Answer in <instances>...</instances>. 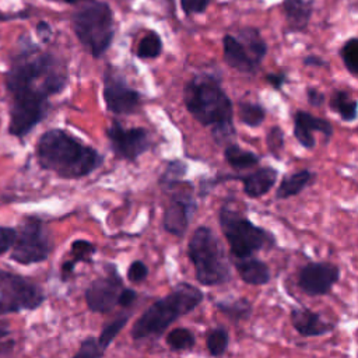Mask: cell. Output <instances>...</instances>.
<instances>
[{
    "instance_id": "obj_1",
    "label": "cell",
    "mask_w": 358,
    "mask_h": 358,
    "mask_svg": "<svg viewBox=\"0 0 358 358\" xmlns=\"http://www.w3.org/2000/svg\"><path fill=\"white\" fill-rule=\"evenodd\" d=\"M64 64L49 52L28 41L11 57L4 73L10 95L8 133L20 140L32 131L49 112V98L67 85Z\"/></svg>"
},
{
    "instance_id": "obj_2",
    "label": "cell",
    "mask_w": 358,
    "mask_h": 358,
    "mask_svg": "<svg viewBox=\"0 0 358 358\" xmlns=\"http://www.w3.org/2000/svg\"><path fill=\"white\" fill-rule=\"evenodd\" d=\"M38 165L63 179H78L102 165L103 157L62 129H49L35 144Z\"/></svg>"
},
{
    "instance_id": "obj_3",
    "label": "cell",
    "mask_w": 358,
    "mask_h": 358,
    "mask_svg": "<svg viewBox=\"0 0 358 358\" xmlns=\"http://www.w3.org/2000/svg\"><path fill=\"white\" fill-rule=\"evenodd\" d=\"M183 101L187 112L199 123L211 127L218 144L235 136L232 102L213 76L201 74L192 78L185 85Z\"/></svg>"
},
{
    "instance_id": "obj_4",
    "label": "cell",
    "mask_w": 358,
    "mask_h": 358,
    "mask_svg": "<svg viewBox=\"0 0 358 358\" xmlns=\"http://www.w3.org/2000/svg\"><path fill=\"white\" fill-rule=\"evenodd\" d=\"M204 299L203 291L196 285L182 281L172 291L152 302L134 322L130 330L133 340L159 337L182 316L193 312Z\"/></svg>"
},
{
    "instance_id": "obj_5",
    "label": "cell",
    "mask_w": 358,
    "mask_h": 358,
    "mask_svg": "<svg viewBox=\"0 0 358 358\" xmlns=\"http://www.w3.org/2000/svg\"><path fill=\"white\" fill-rule=\"evenodd\" d=\"M187 256L200 285L215 287L232 278L231 263L211 228L197 227L187 243Z\"/></svg>"
},
{
    "instance_id": "obj_6",
    "label": "cell",
    "mask_w": 358,
    "mask_h": 358,
    "mask_svg": "<svg viewBox=\"0 0 358 358\" xmlns=\"http://www.w3.org/2000/svg\"><path fill=\"white\" fill-rule=\"evenodd\" d=\"M218 222L229 245L232 259L250 257L263 249L274 248L277 243L271 232L228 206L220 208Z\"/></svg>"
},
{
    "instance_id": "obj_7",
    "label": "cell",
    "mask_w": 358,
    "mask_h": 358,
    "mask_svg": "<svg viewBox=\"0 0 358 358\" xmlns=\"http://www.w3.org/2000/svg\"><path fill=\"white\" fill-rule=\"evenodd\" d=\"M71 27L77 39L94 57H101L115 36L113 13L105 1H90L74 11Z\"/></svg>"
},
{
    "instance_id": "obj_8",
    "label": "cell",
    "mask_w": 358,
    "mask_h": 358,
    "mask_svg": "<svg viewBox=\"0 0 358 358\" xmlns=\"http://www.w3.org/2000/svg\"><path fill=\"white\" fill-rule=\"evenodd\" d=\"M52 249V238L43 220L36 215H27L15 228L10 259L22 266L36 264L45 262Z\"/></svg>"
},
{
    "instance_id": "obj_9",
    "label": "cell",
    "mask_w": 358,
    "mask_h": 358,
    "mask_svg": "<svg viewBox=\"0 0 358 358\" xmlns=\"http://www.w3.org/2000/svg\"><path fill=\"white\" fill-rule=\"evenodd\" d=\"M46 295L42 287L32 278L0 270V302L7 313L35 310L45 302Z\"/></svg>"
},
{
    "instance_id": "obj_10",
    "label": "cell",
    "mask_w": 358,
    "mask_h": 358,
    "mask_svg": "<svg viewBox=\"0 0 358 358\" xmlns=\"http://www.w3.org/2000/svg\"><path fill=\"white\" fill-rule=\"evenodd\" d=\"M105 274L90 282L84 291L87 308L92 313H109L117 306V298L124 288L123 278L113 263H105Z\"/></svg>"
},
{
    "instance_id": "obj_11",
    "label": "cell",
    "mask_w": 358,
    "mask_h": 358,
    "mask_svg": "<svg viewBox=\"0 0 358 358\" xmlns=\"http://www.w3.org/2000/svg\"><path fill=\"white\" fill-rule=\"evenodd\" d=\"M341 275L340 267L330 262H309L298 271V287L309 296H322L331 291Z\"/></svg>"
},
{
    "instance_id": "obj_12",
    "label": "cell",
    "mask_w": 358,
    "mask_h": 358,
    "mask_svg": "<svg viewBox=\"0 0 358 358\" xmlns=\"http://www.w3.org/2000/svg\"><path fill=\"white\" fill-rule=\"evenodd\" d=\"M106 136L113 152L127 161H136L150 148L148 133L143 127H123L113 120L106 130Z\"/></svg>"
},
{
    "instance_id": "obj_13",
    "label": "cell",
    "mask_w": 358,
    "mask_h": 358,
    "mask_svg": "<svg viewBox=\"0 0 358 358\" xmlns=\"http://www.w3.org/2000/svg\"><path fill=\"white\" fill-rule=\"evenodd\" d=\"M102 95L106 109L115 115L133 113L140 105V94L130 88L126 80L110 69L103 74Z\"/></svg>"
},
{
    "instance_id": "obj_14",
    "label": "cell",
    "mask_w": 358,
    "mask_h": 358,
    "mask_svg": "<svg viewBox=\"0 0 358 358\" xmlns=\"http://www.w3.org/2000/svg\"><path fill=\"white\" fill-rule=\"evenodd\" d=\"M196 210V203L189 192L180 190L171 196V200L164 211L162 227L164 229L173 235L182 238L189 228L192 215Z\"/></svg>"
},
{
    "instance_id": "obj_15",
    "label": "cell",
    "mask_w": 358,
    "mask_h": 358,
    "mask_svg": "<svg viewBox=\"0 0 358 358\" xmlns=\"http://www.w3.org/2000/svg\"><path fill=\"white\" fill-rule=\"evenodd\" d=\"M289 320L295 331L302 337L326 336L336 330L337 324L327 322L323 316L305 306H294L289 312Z\"/></svg>"
},
{
    "instance_id": "obj_16",
    "label": "cell",
    "mask_w": 358,
    "mask_h": 358,
    "mask_svg": "<svg viewBox=\"0 0 358 358\" xmlns=\"http://www.w3.org/2000/svg\"><path fill=\"white\" fill-rule=\"evenodd\" d=\"M319 131L326 137H331L333 126L329 120L323 117H317L309 112L298 110L294 115V136L298 143L306 148L312 150L315 147V137L313 133Z\"/></svg>"
},
{
    "instance_id": "obj_17",
    "label": "cell",
    "mask_w": 358,
    "mask_h": 358,
    "mask_svg": "<svg viewBox=\"0 0 358 358\" xmlns=\"http://www.w3.org/2000/svg\"><path fill=\"white\" fill-rule=\"evenodd\" d=\"M222 55H224L225 63L241 73L252 74L259 67V64L253 62V59L249 56L246 49L236 39V36L225 35L222 38Z\"/></svg>"
},
{
    "instance_id": "obj_18",
    "label": "cell",
    "mask_w": 358,
    "mask_h": 358,
    "mask_svg": "<svg viewBox=\"0 0 358 358\" xmlns=\"http://www.w3.org/2000/svg\"><path fill=\"white\" fill-rule=\"evenodd\" d=\"M232 264L241 280L249 285H266L271 280V273L263 260L250 256L243 259H232Z\"/></svg>"
},
{
    "instance_id": "obj_19",
    "label": "cell",
    "mask_w": 358,
    "mask_h": 358,
    "mask_svg": "<svg viewBox=\"0 0 358 358\" xmlns=\"http://www.w3.org/2000/svg\"><path fill=\"white\" fill-rule=\"evenodd\" d=\"M277 176H278L277 169L271 166H263L252 173L236 176V178L242 180L245 194L249 196L250 199H256V197H262L263 194L268 193V190H271V187L277 182Z\"/></svg>"
},
{
    "instance_id": "obj_20",
    "label": "cell",
    "mask_w": 358,
    "mask_h": 358,
    "mask_svg": "<svg viewBox=\"0 0 358 358\" xmlns=\"http://www.w3.org/2000/svg\"><path fill=\"white\" fill-rule=\"evenodd\" d=\"M96 253V246L87 239H76L70 245V259H66L60 266V278L69 281L78 263H92V256Z\"/></svg>"
},
{
    "instance_id": "obj_21",
    "label": "cell",
    "mask_w": 358,
    "mask_h": 358,
    "mask_svg": "<svg viewBox=\"0 0 358 358\" xmlns=\"http://www.w3.org/2000/svg\"><path fill=\"white\" fill-rule=\"evenodd\" d=\"M282 10L288 28L292 32L303 31L313 13V0H284Z\"/></svg>"
},
{
    "instance_id": "obj_22",
    "label": "cell",
    "mask_w": 358,
    "mask_h": 358,
    "mask_svg": "<svg viewBox=\"0 0 358 358\" xmlns=\"http://www.w3.org/2000/svg\"><path fill=\"white\" fill-rule=\"evenodd\" d=\"M214 306L234 323L248 320L253 312V305L248 298L218 299L214 302Z\"/></svg>"
},
{
    "instance_id": "obj_23",
    "label": "cell",
    "mask_w": 358,
    "mask_h": 358,
    "mask_svg": "<svg viewBox=\"0 0 358 358\" xmlns=\"http://www.w3.org/2000/svg\"><path fill=\"white\" fill-rule=\"evenodd\" d=\"M315 179V173H312L308 169H302L298 171L292 175L284 176L282 180L280 182L277 192H275V197L280 200L284 199H289L292 196L299 194L312 180Z\"/></svg>"
},
{
    "instance_id": "obj_24",
    "label": "cell",
    "mask_w": 358,
    "mask_h": 358,
    "mask_svg": "<svg viewBox=\"0 0 358 358\" xmlns=\"http://www.w3.org/2000/svg\"><path fill=\"white\" fill-rule=\"evenodd\" d=\"M242 46L246 49L249 56L256 64H260L263 57L267 53V43L262 38L260 32L256 28L248 27L239 31V38H236Z\"/></svg>"
},
{
    "instance_id": "obj_25",
    "label": "cell",
    "mask_w": 358,
    "mask_h": 358,
    "mask_svg": "<svg viewBox=\"0 0 358 358\" xmlns=\"http://www.w3.org/2000/svg\"><path fill=\"white\" fill-rule=\"evenodd\" d=\"M330 108L333 112L338 113L344 122H355L358 103L348 92L337 90L330 98Z\"/></svg>"
},
{
    "instance_id": "obj_26",
    "label": "cell",
    "mask_w": 358,
    "mask_h": 358,
    "mask_svg": "<svg viewBox=\"0 0 358 358\" xmlns=\"http://www.w3.org/2000/svg\"><path fill=\"white\" fill-rule=\"evenodd\" d=\"M224 158L234 169H246L259 164V157L250 151L242 150L236 144H228L224 148Z\"/></svg>"
},
{
    "instance_id": "obj_27",
    "label": "cell",
    "mask_w": 358,
    "mask_h": 358,
    "mask_svg": "<svg viewBox=\"0 0 358 358\" xmlns=\"http://www.w3.org/2000/svg\"><path fill=\"white\" fill-rule=\"evenodd\" d=\"M206 345L213 358L222 357L229 345V334L224 326H217L211 329L206 338Z\"/></svg>"
},
{
    "instance_id": "obj_28",
    "label": "cell",
    "mask_w": 358,
    "mask_h": 358,
    "mask_svg": "<svg viewBox=\"0 0 358 358\" xmlns=\"http://www.w3.org/2000/svg\"><path fill=\"white\" fill-rule=\"evenodd\" d=\"M166 345L173 351L192 350L196 344V336L186 327H175L168 331L165 337Z\"/></svg>"
},
{
    "instance_id": "obj_29",
    "label": "cell",
    "mask_w": 358,
    "mask_h": 358,
    "mask_svg": "<svg viewBox=\"0 0 358 358\" xmlns=\"http://www.w3.org/2000/svg\"><path fill=\"white\" fill-rule=\"evenodd\" d=\"M162 52V39L161 36L154 32V31H148L141 41L137 45V50L136 55L140 59L148 60V59H155L161 55Z\"/></svg>"
},
{
    "instance_id": "obj_30",
    "label": "cell",
    "mask_w": 358,
    "mask_h": 358,
    "mask_svg": "<svg viewBox=\"0 0 358 358\" xmlns=\"http://www.w3.org/2000/svg\"><path fill=\"white\" fill-rule=\"evenodd\" d=\"M130 316H131L130 313H122V315H119L117 317H115L113 320H110L109 323H106L103 326V329L99 333V337H96L102 350L106 351V348L110 345V343L116 338V336L127 324V322L130 320Z\"/></svg>"
},
{
    "instance_id": "obj_31",
    "label": "cell",
    "mask_w": 358,
    "mask_h": 358,
    "mask_svg": "<svg viewBox=\"0 0 358 358\" xmlns=\"http://www.w3.org/2000/svg\"><path fill=\"white\" fill-rule=\"evenodd\" d=\"M238 115L243 124L249 127H257L263 123L266 117V110L260 103L241 102L238 108Z\"/></svg>"
},
{
    "instance_id": "obj_32",
    "label": "cell",
    "mask_w": 358,
    "mask_h": 358,
    "mask_svg": "<svg viewBox=\"0 0 358 358\" xmlns=\"http://www.w3.org/2000/svg\"><path fill=\"white\" fill-rule=\"evenodd\" d=\"M340 56L347 71L355 77L358 73V39L355 36L350 38L340 49Z\"/></svg>"
},
{
    "instance_id": "obj_33",
    "label": "cell",
    "mask_w": 358,
    "mask_h": 358,
    "mask_svg": "<svg viewBox=\"0 0 358 358\" xmlns=\"http://www.w3.org/2000/svg\"><path fill=\"white\" fill-rule=\"evenodd\" d=\"M105 354V350L101 348L98 338L94 336H87L77 350V352L73 355V358H102Z\"/></svg>"
},
{
    "instance_id": "obj_34",
    "label": "cell",
    "mask_w": 358,
    "mask_h": 358,
    "mask_svg": "<svg viewBox=\"0 0 358 358\" xmlns=\"http://www.w3.org/2000/svg\"><path fill=\"white\" fill-rule=\"evenodd\" d=\"M187 171V165L183 161H171L166 165V169L164 172V175L159 179V185L161 186H168L172 185L175 182H179V179L186 173Z\"/></svg>"
},
{
    "instance_id": "obj_35",
    "label": "cell",
    "mask_w": 358,
    "mask_h": 358,
    "mask_svg": "<svg viewBox=\"0 0 358 358\" xmlns=\"http://www.w3.org/2000/svg\"><path fill=\"white\" fill-rule=\"evenodd\" d=\"M267 147L268 151L275 157H281V151L284 150V131L278 126H273L267 133Z\"/></svg>"
},
{
    "instance_id": "obj_36",
    "label": "cell",
    "mask_w": 358,
    "mask_h": 358,
    "mask_svg": "<svg viewBox=\"0 0 358 358\" xmlns=\"http://www.w3.org/2000/svg\"><path fill=\"white\" fill-rule=\"evenodd\" d=\"M126 275L131 282H141L148 277V267L143 260H133L127 267Z\"/></svg>"
},
{
    "instance_id": "obj_37",
    "label": "cell",
    "mask_w": 358,
    "mask_h": 358,
    "mask_svg": "<svg viewBox=\"0 0 358 358\" xmlns=\"http://www.w3.org/2000/svg\"><path fill=\"white\" fill-rule=\"evenodd\" d=\"M15 239V228L0 225V256L11 250Z\"/></svg>"
},
{
    "instance_id": "obj_38",
    "label": "cell",
    "mask_w": 358,
    "mask_h": 358,
    "mask_svg": "<svg viewBox=\"0 0 358 358\" xmlns=\"http://www.w3.org/2000/svg\"><path fill=\"white\" fill-rule=\"evenodd\" d=\"M210 1L211 0H180V6H182V10L187 15H190V14H200L206 11Z\"/></svg>"
},
{
    "instance_id": "obj_39",
    "label": "cell",
    "mask_w": 358,
    "mask_h": 358,
    "mask_svg": "<svg viewBox=\"0 0 358 358\" xmlns=\"http://www.w3.org/2000/svg\"><path fill=\"white\" fill-rule=\"evenodd\" d=\"M137 299V292L133 288H123L117 298V305L122 308H129Z\"/></svg>"
},
{
    "instance_id": "obj_40",
    "label": "cell",
    "mask_w": 358,
    "mask_h": 358,
    "mask_svg": "<svg viewBox=\"0 0 358 358\" xmlns=\"http://www.w3.org/2000/svg\"><path fill=\"white\" fill-rule=\"evenodd\" d=\"M306 95H308V102L312 105V106H322L324 103V95L322 92H319L316 88H308L306 91Z\"/></svg>"
},
{
    "instance_id": "obj_41",
    "label": "cell",
    "mask_w": 358,
    "mask_h": 358,
    "mask_svg": "<svg viewBox=\"0 0 358 358\" xmlns=\"http://www.w3.org/2000/svg\"><path fill=\"white\" fill-rule=\"evenodd\" d=\"M266 80L268 81V84L273 88L280 90L284 85V83L287 80V76H285V73H270V74H267Z\"/></svg>"
},
{
    "instance_id": "obj_42",
    "label": "cell",
    "mask_w": 358,
    "mask_h": 358,
    "mask_svg": "<svg viewBox=\"0 0 358 358\" xmlns=\"http://www.w3.org/2000/svg\"><path fill=\"white\" fill-rule=\"evenodd\" d=\"M36 34L42 41H49L52 36V28L46 21H39L36 25Z\"/></svg>"
},
{
    "instance_id": "obj_43",
    "label": "cell",
    "mask_w": 358,
    "mask_h": 358,
    "mask_svg": "<svg viewBox=\"0 0 358 358\" xmlns=\"http://www.w3.org/2000/svg\"><path fill=\"white\" fill-rule=\"evenodd\" d=\"M14 340H0V358H8L14 350Z\"/></svg>"
},
{
    "instance_id": "obj_44",
    "label": "cell",
    "mask_w": 358,
    "mask_h": 358,
    "mask_svg": "<svg viewBox=\"0 0 358 358\" xmlns=\"http://www.w3.org/2000/svg\"><path fill=\"white\" fill-rule=\"evenodd\" d=\"M302 63H303L305 66H315V67H323V66H326V60H323V59L319 57V56H313V55H309V56L303 57Z\"/></svg>"
},
{
    "instance_id": "obj_45",
    "label": "cell",
    "mask_w": 358,
    "mask_h": 358,
    "mask_svg": "<svg viewBox=\"0 0 358 358\" xmlns=\"http://www.w3.org/2000/svg\"><path fill=\"white\" fill-rule=\"evenodd\" d=\"M10 333H11V330H10L8 324L4 323V322H0V340H3L7 336H10Z\"/></svg>"
},
{
    "instance_id": "obj_46",
    "label": "cell",
    "mask_w": 358,
    "mask_h": 358,
    "mask_svg": "<svg viewBox=\"0 0 358 358\" xmlns=\"http://www.w3.org/2000/svg\"><path fill=\"white\" fill-rule=\"evenodd\" d=\"M67 4H71V6H74V4H78V3H83V1H87V0H64Z\"/></svg>"
}]
</instances>
